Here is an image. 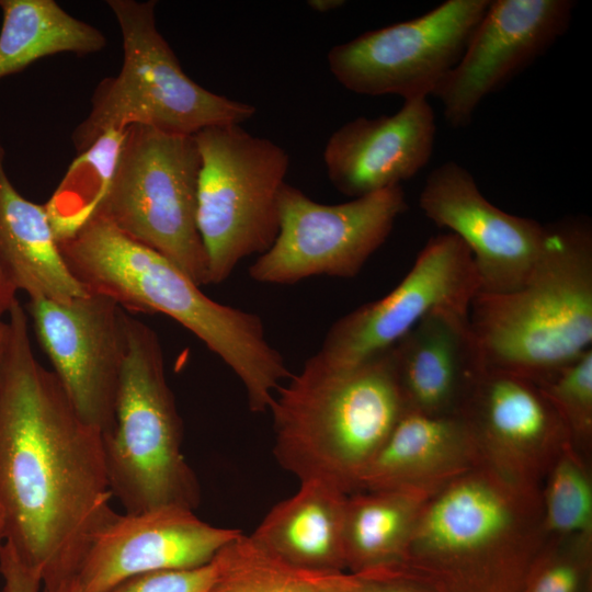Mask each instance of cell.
I'll return each mask as SVG.
<instances>
[{
	"mask_svg": "<svg viewBox=\"0 0 592 592\" xmlns=\"http://www.w3.org/2000/svg\"><path fill=\"white\" fill-rule=\"evenodd\" d=\"M407 208L401 185L328 205L285 183L278 234L250 266V277L281 285L316 275L354 277Z\"/></svg>",
	"mask_w": 592,
	"mask_h": 592,
	"instance_id": "cell-10",
	"label": "cell"
},
{
	"mask_svg": "<svg viewBox=\"0 0 592 592\" xmlns=\"http://www.w3.org/2000/svg\"><path fill=\"white\" fill-rule=\"evenodd\" d=\"M9 340V325L8 321L0 320V376L5 357L7 346Z\"/></svg>",
	"mask_w": 592,
	"mask_h": 592,
	"instance_id": "cell-35",
	"label": "cell"
},
{
	"mask_svg": "<svg viewBox=\"0 0 592 592\" xmlns=\"http://www.w3.org/2000/svg\"><path fill=\"white\" fill-rule=\"evenodd\" d=\"M419 205L430 220L468 248L479 277V292L517 289L543 252L546 225L494 206L481 194L469 171L455 161L432 170Z\"/></svg>",
	"mask_w": 592,
	"mask_h": 592,
	"instance_id": "cell-15",
	"label": "cell"
},
{
	"mask_svg": "<svg viewBox=\"0 0 592 592\" xmlns=\"http://www.w3.org/2000/svg\"><path fill=\"white\" fill-rule=\"evenodd\" d=\"M481 462L519 485L539 489L551 464L571 443L542 388L510 373L487 369L462 412Z\"/></svg>",
	"mask_w": 592,
	"mask_h": 592,
	"instance_id": "cell-16",
	"label": "cell"
},
{
	"mask_svg": "<svg viewBox=\"0 0 592 592\" xmlns=\"http://www.w3.org/2000/svg\"><path fill=\"white\" fill-rule=\"evenodd\" d=\"M490 0H447L426 13L333 46L329 69L363 95L429 96L456 66Z\"/></svg>",
	"mask_w": 592,
	"mask_h": 592,
	"instance_id": "cell-11",
	"label": "cell"
},
{
	"mask_svg": "<svg viewBox=\"0 0 592 592\" xmlns=\"http://www.w3.org/2000/svg\"><path fill=\"white\" fill-rule=\"evenodd\" d=\"M208 592H321L308 571L282 561L240 533L213 558Z\"/></svg>",
	"mask_w": 592,
	"mask_h": 592,
	"instance_id": "cell-26",
	"label": "cell"
},
{
	"mask_svg": "<svg viewBox=\"0 0 592 592\" xmlns=\"http://www.w3.org/2000/svg\"><path fill=\"white\" fill-rule=\"evenodd\" d=\"M435 133L426 96L403 101L392 115L356 117L333 132L326 144L328 178L352 198L398 186L428 164Z\"/></svg>",
	"mask_w": 592,
	"mask_h": 592,
	"instance_id": "cell-18",
	"label": "cell"
},
{
	"mask_svg": "<svg viewBox=\"0 0 592 592\" xmlns=\"http://www.w3.org/2000/svg\"><path fill=\"white\" fill-rule=\"evenodd\" d=\"M0 80L38 59L61 53L103 49L100 30L66 12L54 0H0Z\"/></svg>",
	"mask_w": 592,
	"mask_h": 592,
	"instance_id": "cell-24",
	"label": "cell"
},
{
	"mask_svg": "<svg viewBox=\"0 0 592 592\" xmlns=\"http://www.w3.org/2000/svg\"><path fill=\"white\" fill-rule=\"evenodd\" d=\"M479 291L468 248L451 232L437 235L390 293L334 322L315 355L333 368L353 367L391 349L437 308L468 311Z\"/></svg>",
	"mask_w": 592,
	"mask_h": 592,
	"instance_id": "cell-12",
	"label": "cell"
},
{
	"mask_svg": "<svg viewBox=\"0 0 592 592\" xmlns=\"http://www.w3.org/2000/svg\"><path fill=\"white\" fill-rule=\"evenodd\" d=\"M27 309L72 407L86 423L109 434L127 350V311L93 292L68 301L30 299Z\"/></svg>",
	"mask_w": 592,
	"mask_h": 592,
	"instance_id": "cell-13",
	"label": "cell"
},
{
	"mask_svg": "<svg viewBox=\"0 0 592 592\" xmlns=\"http://www.w3.org/2000/svg\"><path fill=\"white\" fill-rule=\"evenodd\" d=\"M435 491L395 488L350 493L343 534L345 570L372 577L394 574L421 510Z\"/></svg>",
	"mask_w": 592,
	"mask_h": 592,
	"instance_id": "cell-23",
	"label": "cell"
},
{
	"mask_svg": "<svg viewBox=\"0 0 592 592\" xmlns=\"http://www.w3.org/2000/svg\"><path fill=\"white\" fill-rule=\"evenodd\" d=\"M16 292L15 285L0 263V320H2V315L9 314L11 307L15 303Z\"/></svg>",
	"mask_w": 592,
	"mask_h": 592,
	"instance_id": "cell-32",
	"label": "cell"
},
{
	"mask_svg": "<svg viewBox=\"0 0 592 592\" xmlns=\"http://www.w3.org/2000/svg\"><path fill=\"white\" fill-rule=\"evenodd\" d=\"M0 376V508L3 546L50 584L78 574L96 530L113 514L103 435L77 413L32 350L16 299Z\"/></svg>",
	"mask_w": 592,
	"mask_h": 592,
	"instance_id": "cell-1",
	"label": "cell"
},
{
	"mask_svg": "<svg viewBox=\"0 0 592 592\" xmlns=\"http://www.w3.org/2000/svg\"><path fill=\"white\" fill-rule=\"evenodd\" d=\"M43 587V592H82L78 574Z\"/></svg>",
	"mask_w": 592,
	"mask_h": 592,
	"instance_id": "cell-33",
	"label": "cell"
},
{
	"mask_svg": "<svg viewBox=\"0 0 592 592\" xmlns=\"http://www.w3.org/2000/svg\"><path fill=\"white\" fill-rule=\"evenodd\" d=\"M407 410L462 414L486 371L468 311L437 308L391 348Z\"/></svg>",
	"mask_w": 592,
	"mask_h": 592,
	"instance_id": "cell-19",
	"label": "cell"
},
{
	"mask_svg": "<svg viewBox=\"0 0 592 592\" xmlns=\"http://www.w3.org/2000/svg\"><path fill=\"white\" fill-rule=\"evenodd\" d=\"M58 244L88 292L103 294L125 310L171 317L231 368L251 411L270 409L291 373L258 315L213 300L178 265L101 216Z\"/></svg>",
	"mask_w": 592,
	"mask_h": 592,
	"instance_id": "cell-2",
	"label": "cell"
},
{
	"mask_svg": "<svg viewBox=\"0 0 592 592\" xmlns=\"http://www.w3.org/2000/svg\"><path fill=\"white\" fill-rule=\"evenodd\" d=\"M321 592H435L400 577H372L348 571H308Z\"/></svg>",
	"mask_w": 592,
	"mask_h": 592,
	"instance_id": "cell-31",
	"label": "cell"
},
{
	"mask_svg": "<svg viewBox=\"0 0 592 592\" xmlns=\"http://www.w3.org/2000/svg\"><path fill=\"white\" fill-rule=\"evenodd\" d=\"M275 391L270 411L280 465L299 481L348 494L406 411L391 349L333 368L316 355Z\"/></svg>",
	"mask_w": 592,
	"mask_h": 592,
	"instance_id": "cell-4",
	"label": "cell"
},
{
	"mask_svg": "<svg viewBox=\"0 0 592 592\" xmlns=\"http://www.w3.org/2000/svg\"><path fill=\"white\" fill-rule=\"evenodd\" d=\"M540 490L548 537H592V482L578 449L567 444L551 464Z\"/></svg>",
	"mask_w": 592,
	"mask_h": 592,
	"instance_id": "cell-27",
	"label": "cell"
},
{
	"mask_svg": "<svg viewBox=\"0 0 592 592\" xmlns=\"http://www.w3.org/2000/svg\"><path fill=\"white\" fill-rule=\"evenodd\" d=\"M127 350L114 410L103 435L112 497L127 513L178 505L194 510L197 479L182 447V422L164 372L157 333L127 315Z\"/></svg>",
	"mask_w": 592,
	"mask_h": 592,
	"instance_id": "cell-6",
	"label": "cell"
},
{
	"mask_svg": "<svg viewBox=\"0 0 592 592\" xmlns=\"http://www.w3.org/2000/svg\"><path fill=\"white\" fill-rule=\"evenodd\" d=\"M3 543H4V520H3V514L0 508V548Z\"/></svg>",
	"mask_w": 592,
	"mask_h": 592,
	"instance_id": "cell-36",
	"label": "cell"
},
{
	"mask_svg": "<svg viewBox=\"0 0 592 592\" xmlns=\"http://www.w3.org/2000/svg\"><path fill=\"white\" fill-rule=\"evenodd\" d=\"M200 167L193 135L129 126L94 215L159 252L202 286L209 283L196 219Z\"/></svg>",
	"mask_w": 592,
	"mask_h": 592,
	"instance_id": "cell-9",
	"label": "cell"
},
{
	"mask_svg": "<svg viewBox=\"0 0 592 592\" xmlns=\"http://www.w3.org/2000/svg\"><path fill=\"white\" fill-rule=\"evenodd\" d=\"M214 579L213 561L186 569H170L130 577L107 592H208Z\"/></svg>",
	"mask_w": 592,
	"mask_h": 592,
	"instance_id": "cell-30",
	"label": "cell"
},
{
	"mask_svg": "<svg viewBox=\"0 0 592 592\" xmlns=\"http://www.w3.org/2000/svg\"><path fill=\"white\" fill-rule=\"evenodd\" d=\"M240 533L208 524L184 506L114 511L93 534L78 579L82 592H107L140 573L200 567Z\"/></svg>",
	"mask_w": 592,
	"mask_h": 592,
	"instance_id": "cell-17",
	"label": "cell"
},
{
	"mask_svg": "<svg viewBox=\"0 0 592 592\" xmlns=\"http://www.w3.org/2000/svg\"><path fill=\"white\" fill-rule=\"evenodd\" d=\"M125 132L107 130L79 152L45 204L57 241L75 235L94 216L112 180Z\"/></svg>",
	"mask_w": 592,
	"mask_h": 592,
	"instance_id": "cell-25",
	"label": "cell"
},
{
	"mask_svg": "<svg viewBox=\"0 0 592 592\" xmlns=\"http://www.w3.org/2000/svg\"><path fill=\"white\" fill-rule=\"evenodd\" d=\"M561 418L578 449L592 437V349L538 385Z\"/></svg>",
	"mask_w": 592,
	"mask_h": 592,
	"instance_id": "cell-28",
	"label": "cell"
},
{
	"mask_svg": "<svg viewBox=\"0 0 592 592\" xmlns=\"http://www.w3.org/2000/svg\"><path fill=\"white\" fill-rule=\"evenodd\" d=\"M481 463L474 433L463 414L402 413L363 473L357 490L435 491Z\"/></svg>",
	"mask_w": 592,
	"mask_h": 592,
	"instance_id": "cell-20",
	"label": "cell"
},
{
	"mask_svg": "<svg viewBox=\"0 0 592 592\" xmlns=\"http://www.w3.org/2000/svg\"><path fill=\"white\" fill-rule=\"evenodd\" d=\"M4 158L0 140V263L30 299L68 301L87 295L61 254L45 205L16 191Z\"/></svg>",
	"mask_w": 592,
	"mask_h": 592,
	"instance_id": "cell-22",
	"label": "cell"
},
{
	"mask_svg": "<svg viewBox=\"0 0 592 592\" xmlns=\"http://www.w3.org/2000/svg\"><path fill=\"white\" fill-rule=\"evenodd\" d=\"M543 252L526 282L478 292L468 318L487 369L537 385L592 349V228L585 217L546 225Z\"/></svg>",
	"mask_w": 592,
	"mask_h": 592,
	"instance_id": "cell-5",
	"label": "cell"
},
{
	"mask_svg": "<svg viewBox=\"0 0 592 592\" xmlns=\"http://www.w3.org/2000/svg\"><path fill=\"white\" fill-rule=\"evenodd\" d=\"M122 33L123 65L95 88L87 117L75 128L79 152L111 129L133 125L167 133L198 130L250 119L255 107L206 90L182 69L156 24V1L109 0Z\"/></svg>",
	"mask_w": 592,
	"mask_h": 592,
	"instance_id": "cell-7",
	"label": "cell"
},
{
	"mask_svg": "<svg viewBox=\"0 0 592 592\" xmlns=\"http://www.w3.org/2000/svg\"><path fill=\"white\" fill-rule=\"evenodd\" d=\"M569 0H493L456 64L431 95L445 121L466 127L478 105L542 56L569 27Z\"/></svg>",
	"mask_w": 592,
	"mask_h": 592,
	"instance_id": "cell-14",
	"label": "cell"
},
{
	"mask_svg": "<svg viewBox=\"0 0 592 592\" xmlns=\"http://www.w3.org/2000/svg\"><path fill=\"white\" fill-rule=\"evenodd\" d=\"M592 537H548L533 562L523 592H581Z\"/></svg>",
	"mask_w": 592,
	"mask_h": 592,
	"instance_id": "cell-29",
	"label": "cell"
},
{
	"mask_svg": "<svg viewBox=\"0 0 592 592\" xmlns=\"http://www.w3.org/2000/svg\"><path fill=\"white\" fill-rule=\"evenodd\" d=\"M345 1L343 0H309L307 5L312 10L319 13H327L332 10L339 9L344 5Z\"/></svg>",
	"mask_w": 592,
	"mask_h": 592,
	"instance_id": "cell-34",
	"label": "cell"
},
{
	"mask_svg": "<svg viewBox=\"0 0 592 592\" xmlns=\"http://www.w3.org/2000/svg\"><path fill=\"white\" fill-rule=\"evenodd\" d=\"M348 493L319 480L275 504L251 538L289 566L305 571H345L344 516Z\"/></svg>",
	"mask_w": 592,
	"mask_h": 592,
	"instance_id": "cell-21",
	"label": "cell"
},
{
	"mask_svg": "<svg viewBox=\"0 0 592 592\" xmlns=\"http://www.w3.org/2000/svg\"><path fill=\"white\" fill-rule=\"evenodd\" d=\"M193 136L201 158L197 228L208 283L218 284L242 259L262 254L273 244L289 156L239 124L205 127Z\"/></svg>",
	"mask_w": 592,
	"mask_h": 592,
	"instance_id": "cell-8",
	"label": "cell"
},
{
	"mask_svg": "<svg viewBox=\"0 0 592 592\" xmlns=\"http://www.w3.org/2000/svg\"><path fill=\"white\" fill-rule=\"evenodd\" d=\"M547 539L540 490L481 462L429 497L392 576L435 592H523Z\"/></svg>",
	"mask_w": 592,
	"mask_h": 592,
	"instance_id": "cell-3",
	"label": "cell"
}]
</instances>
